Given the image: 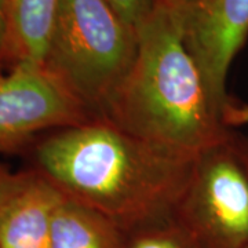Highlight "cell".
<instances>
[{
  "label": "cell",
  "instance_id": "cell-4",
  "mask_svg": "<svg viewBox=\"0 0 248 248\" xmlns=\"http://www.w3.org/2000/svg\"><path fill=\"white\" fill-rule=\"evenodd\" d=\"M231 133L199 152L174 213L203 248H248V172Z\"/></svg>",
  "mask_w": 248,
  "mask_h": 248
},
{
  "label": "cell",
  "instance_id": "cell-8",
  "mask_svg": "<svg viewBox=\"0 0 248 248\" xmlns=\"http://www.w3.org/2000/svg\"><path fill=\"white\" fill-rule=\"evenodd\" d=\"M60 0H3V65L43 66L50 47Z\"/></svg>",
  "mask_w": 248,
  "mask_h": 248
},
{
  "label": "cell",
  "instance_id": "cell-5",
  "mask_svg": "<svg viewBox=\"0 0 248 248\" xmlns=\"http://www.w3.org/2000/svg\"><path fill=\"white\" fill-rule=\"evenodd\" d=\"M93 120L43 66L19 65L0 76V153L27 155L45 134Z\"/></svg>",
  "mask_w": 248,
  "mask_h": 248
},
{
  "label": "cell",
  "instance_id": "cell-9",
  "mask_svg": "<svg viewBox=\"0 0 248 248\" xmlns=\"http://www.w3.org/2000/svg\"><path fill=\"white\" fill-rule=\"evenodd\" d=\"M127 233L107 215L62 196L51 222L50 248H125Z\"/></svg>",
  "mask_w": 248,
  "mask_h": 248
},
{
  "label": "cell",
  "instance_id": "cell-2",
  "mask_svg": "<svg viewBox=\"0 0 248 248\" xmlns=\"http://www.w3.org/2000/svg\"><path fill=\"white\" fill-rule=\"evenodd\" d=\"M102 120L143 140L195 153L232 131L186 48L175 0H160L140 27L135 61Z\"/></svg>",
  "mask_w": 248,
  "mask_h": 248
},
{
  "label": "cell",
  "instance_id": "cell-11",
  "mask_svg": "<svg viewBox=\"0 0 248 248\" xmlns=\"http://www.w3.org/2000/svg\"><path fill=\"white\" fill-rule=\"evenodd\" d=\"M116 13L127 24L140 29L142 24L151 17L160 0H108Z\"/></svg>",
  "mask_w": 248,
  "mask_h": 248
},
{
  "label": "cell",
  "instance_id": "cell-1",
  "mask_svg": "<svg viewBox=\"0 0 248 248\" xmlns=\"http://www.w3.org/2000/svg\"><path fill=\"white\" fill-rule=\"evenodd\" d=\"M197 155L93 120L45 134L27 156L63 197L107 215L124 231L174 215Z\"/></svg>",
  "mask_w": 248,
  "mask_h": 248
},
{
  "label": "cell",
  "instance_id": "cell-3",
  "mask_svg": "<svg viewBox=\"0 0 248 248\" xmlns=\"http://www.w3.org/2000/svg\"><path fill=\"white\" fill-rule=\"evenodd\" d=\"M137 53L138 31L108 0H60L43 68L99 120Z\"/></svg>",
  "mask_w": 248,
  "mask_h": 248
},
{
  "label": "cell",
  "instance_id": "cell-10",
  "mask_svg": "<svg viewBox=\"0 0 248 248\" xmlns=\"http://www.w3.org/2000/svg\"><path fill=\"white\" fill-rule=\"evenodd\" d=\"M125 233V248H203L175 215L142 225Z\"/></svg>",
  "mask_w": 248,
  "mask_h": 248
},
{
  "label": "cell",
  "instance_id": "cell-14",
  "mask_svg": "<svg viewBox=\"0 0 248 248\" xmlns=\"http://www.w3.org/2000/svg\"><path fill=\"white\" fill-rule=\"evenodd\" d=\"M3 42H4V14H3V0H0V76L6 73L3 65Z\"/></svg>",
  "mask_w": 248,
  "mask_h": 248
},
{
  "label": "cell",
  "instance_id": "cell-7",
  "mask_svg": "<svg viewBox=\"0 0 248 248\" xmlns=\"http://www.w3.org/2000/svg\"><path fill=\"white\" fill-rule=\"evenodd\" d=\"M61 192L32 167L19 171L0 207V248H50L51 222Z\"/></svg>",
  "mask_w": 248,
  "mask_h": 248
},
{
  "label": "cell",
  "instance_id": "cell-12",
  "mask_svg": "<svg viewBox=\"0 0 248 248\" xmlns=\"http://www.w3.org/2000/svg\"><path fill=\"white\" fill-rule=\"evenodd\" d=\"M18 178H19V171L13 172L7 166L0 163V207L16 187Z\"/></svg>",
  "mask_w": 248,
  "mask_h": 248
},
{
  "label": "cell",
  "instance_id": "cell-6",
  "mask_svg": "<svg viewBox=\"0 0 248 248\" xmlns=\"http://www.w3.org/2000/svg\"><path fill=\"white\" fill-rule=\"evenodd\" d=\"M182 37L197 62L214 105L232 127L241 123L244 104L232 101L228 75L248 39V0H175Z\"/></svg>",
  "mask_w": 248,
  "mask_h": 248
},
{
  "label": "cell",
  "instance_id": "cell-13",
  "mask_svg": "<svg viewBox=\"0 0 248 248\" xmlns=\"http://www.w3.org/2000/svg\"><path fill=\"white\" fill-rule=\"evenodd\" d=\"M231 140L233 146H234V149L237 152L239 157L241 159V161H243V164H244V167H246L248 172V137L233 130L231 133Z\"/></svg>",
  "mask_w": 248,
  "mask_h": 248
}]
</instances>
